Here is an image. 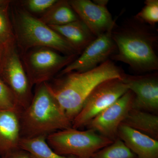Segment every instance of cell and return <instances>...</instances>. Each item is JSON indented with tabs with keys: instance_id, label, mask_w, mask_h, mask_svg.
Segmentation results:
<instances>
[{
	"instance_id": "6da1fadb",
	"label": "cell",
	"mask_w": 158,
	"mask_h": 158,
	"mask_svg": "<svg viewBox=\"0 0 158 158\" xmlns=\"http://www.w3.org/2000/svg\"><path fill=\"white\" fill-rule=\"evenodd\" d=\"M154 28L134 16L121 25L116 24L112 35L117 51L110 59L126 63L139 73L156 71L158 35Z\"/></svg>"
},
{
	"instance_id": "7a4b0ae2",
	"label": "cell",
	"mask_w": 158,
	"mask_h": 158,
	"mask_svg": "<svg viewBox=\"0 0 158 158\" xmlns=\"http://www.w3.org/2000/svg\"><path fill=\"white\" fill-rule=\"evenodd\" d=\"M124 72L109 59L96 68L84 72H71L49 84L52 93L72 123L90 92L102 82L123 79Z\"/></svg>"
},
{
	"instance_id": "3957f363",
	"label": "cell",
	"mask_w": 158,
	"mask_h": 158,
	"mask_svg": "<svg viewBox=\"0 0 158 158\" xmlns=\"http://www.w3.org/2000/svg\"><path fill=\"white\" fill-rule=\"evenodd\" d=\"M20 126L22 138H32L71 127L72 122L44 82L37 85L31 103L22 111Z\"/></svg>"
},
{
	"instance_id": "277c9868",
	"label": "cell",
	"mask_w": 158,
	"mask_h": 158,
	"mask_svg": "<svg viewBox=\"0 0 158 158\" xmlns=\"http://www.w3.org/2000/svg\"><path fill=\"white\" fill-rule=\"evenodd\" d=\"M12 17L15 43L23 52L47 47L64 55H78L64 38L26 9L14 7Z\"/></svg>"
},
{
	"instance_id": "5b68a950",
	"label": "cell",
	"mask_w": 158,
	"mask_h": 158,
	"mask_svg": "<svg viewBox=\"0 0 158 158\" xmlns=\"http://www.w3.org/2000/svg\"><path fill=\"white\" fill-rule=\"evenodd\" d=\"M46 141L58 154L77 158H91L113 142L93 130L80 131L72 127L52 133L47 136Z\"/></svg>"
},
{
	"instance_id": "8992f818",
	"label": "cell",
	"mask_w": 158,
	"mask_h": 158,
	"mask_svg": "<svg viewBox=\"0 0 158 158\" xmlns=\"http://www.w3.org/2000/svg\"><path fill=\"white\" fill-rule=\"evenodd\" d=\"M24 54V67L32 86L48 82L77 56L61 55L47 47L34 48Z\"/></svg>"
},
{
	"instance_id": "52a82bcc",
	"label": "cell",
	"mask_w": 158,
	"mask_h": 158,
	"mask_svg": "<svg viewBox=\"0 0 158 158\" xmlns=\"http://www.w3.org/2000/svg\"><path fill=\"white\" fill-rule=\"evenodd\" d=\"M129 90L122 79L114 78L102 82L90 92L78 114L72 123V127L78 129L86 126L97 115L112 105Z\"/></svg>"
},
{
	"instance_id": "ba28073f",
	"label": "cell",
	"mask_w": 158,
	"mask_h": 158,
	"mask_svg": "<svg viewBox=\"0 0 158 158\" xmlns=\"http://www.w3.org/2000/svg\"><path fill=\"white\" fill-rule=\"evenodd\" d=\"M0 73L2 80L11 90L19 106L25 110L33 99V86L21 60L16 43L5 48Z\"/></svg>"
},
{
	"instance_id": "9c48e42d",
	"label": "cell",
	"mask_w": 158,
	"mask_h": 158,
	"mask_svg": "<svg viewBox=\"0 0 158 158\" xmlns=\"http://www.w3.org/2000/svg\"><path fill=\"white\" fill-rule=\"evenodd\" d=\"M112 30L97 37L78 58L59 72L62 76L71 72H84L96 68L109 59L117 51L112 38Z\"/></svg>"
},
{
	"instance_id": "30bf717a",
	"label": "cell",
	"mask_w": 158,
	"mask_h": 158,
	"mask_svg": "<svg viewBox=\"0 0 158 158\" xmlns=\"http://www.w3.org/2000/svg\"><path fill=\"white\" fill-rule=\"evenodd\" d=\"M134 93L128 90L120 98L97 115L87 124L88 129L114 141L119 126L133 108Z\"/></svg>"
},
{
	"instance_id": "8fae6325",
	"label": "cell",
	"mask_w": 158,
	"mask_h": 158,
	"mask_svg": "<svg viewBox=\"0 0 158 158\" xmlns=\"http://www.w3.org/2000/svg\"><path fill=\"white\" fill-rule=\"evenodd\" d=\"M74 11L89 28L98 37L110 30L116 25L107 5L108 0H71L69 1Z\"/></svg>"
},
{
	"instance_id": "7c38bea8",
	"label": "cell",
	"mask_w": 158,
	"mask_h": 158,
	"mask_svg": "<svg viewBox=\"0 0 158 158\" xmlns=\"http://www.w3.org/2000/svg\"><path fill=\"white\" fill-rule=\"evenodd\" d=\"M134 93L132 109L149 112L158 110V74L156 71L141 75L125 74L122 79Z\"/></svg>"
},
{
	"instance_id": "4fadbf2b",
	"label": "cell",
	"mask_w": 158,
	"mask_h": 158,
	"mask_svg": "<svg viewBox=\"0 0 158 158\" xmlns=\"http://www.w3.org/2000/svg\"><path fill=\"white\" fill-rule=\"evenodd\" d=\"M22 111L20 108L0 110V157L20 148Z\"/></svg>"
},
{
	"instance_id": "5bb4252c",
	"label": "cell",
	"mask_w": 158,
	"mask_h": 158,
	"mask_svg": "<svg viewBox=\"0 0 158 158\" xmlns=\"http://www.w3.org/2000/svg\"><path fill=\"white\" fill-rule=\"evenodd\" d=\"M118 138L138 158H158V140L121 123Z\"/></svg>"
},
{
	"instance_id": "9a60e30c",
	"label": "cell",
	"mask_w": 158,
	"mask_h": 158,
	"mask_svg": "<svg viewBox=\"0 0 158 158\" xmlns=\"http://www.w3.org/2000/svg\"><path fill=\"white\" fill-rule=\"evenodd\" d=\"M49 27L64 38L78 55L96 38L80 19L63 25Z\"/></svg>"
},
{
	"instance_id": "2e32d148",
	"label": "cell",
	"mask_w": 158,
	"mask_h": 158,
	"mask_svg": "<svg viewBox=\"0 0 158 158\" xmlns=\"http://www.w3.org/2000/svg\"><path fill=\"white\" fill-rule=\"evenodd\" d=\"M122 123L158 140V117L152 113L132 109Z\"/></svg>"
},
{
	"instance_id": "e0dca14e",
	"label": "cell",
	"mask_w": 158,
	"mask_h": 158,
	"mask_svg": "<svg viewBox=\"0 0 158 158\" xmlns=\"http://www.w3.org/2000/svg\"><path fill=\"white\" fill-rule=\"evenodd\" d=\"M39 19L48 26H61L77 20L79 18L69 1L58 0Z\"/></svg>"
},
{
	"instance_id": "ac0fdd59",
	"label": "cell",
	"mask_w": 158,
	"mask_h": 158,
	"mask_svg": "<svg viewBox=\"0 0 158 158\" xmlns=\"http://www.w3.org/2000/svg\"><path fill=\"white\" fill-rule=\"evenodd\" d=\"M47 136L32 138H22L20 141L21 149L25 151L34 158H77L72 156L60 155L48 144Z\"/></svg>"
},
{
	"instance_id": "d6986e66",
	"label": "cell",
	"mask_w": 158,
	"mask_h": 158,
	"mask_svg": "<svg viewBox=\"0 0 158 158\" xmlns=\"http://www.w3.org/2000/svg\"><path fill=\"white\" fill-rule=\"evenodd\" d=\"M91 158H138L119 138L95 153Z\"/></svg>"
},
{
	"instance_id": "ffe728a7",
	"label": "cell",
	"mask_w": 158,
	"mask_h": 158,
	"mask_svg": "<svg viewBox=\"0 0 158 158\" xmlns=\"http://www.w3.org/2000/svg\"><path fill=\"white\" fill-rule=\"evenodd\" d=\"M9 2L0 6V45L4 48L15 43L13 27L8 15Z\"/></svg>"
},
{
	"instance_id": "44dd1931",
	"label": "cell",
	"mask_w": 158,
	"mask_h": 158,
	"mask_svg": "<svg viewBox=\"0 0 158 158\" xmlns=\"http://www.w3.org/2000/svg\"><path fill=\"white\" fill-rule=\"evenodd\" d=\"M141 11L134 17L141 23L155 27L158 22V0H146Z\"/></svg>"
},
{
	"instance_id": "7402d4cb",
	"label": "cell",
	"mask_w": 158,
	"mask_h": 158,
	"mask_svg": "<svg viewBox=\"0 0 158 158\" xmlns=\"http://www.w3.org/2000/svg\"><path fill=\"white\" fill-rule=\"evenodd\" d=\"M15 108L21 109L11 90L0 78V110Z\"/></svg>"
},
{
	"instance_id": "603a6c76",
	"label": "cell",
	"mask_w": 158,
	"mask_h": 158,
	"mask_svg": "<svg viewBox=\"0 0 158 158\" xmlns=\"http://www.w3.org/2000/svg\"><path fill=\"white\" fill-rule=\"evenodd\" d=\"M58 0H28L24 5L27 11L34 13H45L58 2Z\"/></svg>"
},
{
	"instance_id": "cb8c5ba5",
	"label": "cell",
	"mask_w": 158,
	"mask_h": 158,
	"mask_svg": "<svg viewBox=\"0 0 158 158\" xmlns=\"http://www.w3.org/2000/svg\"><path fill=\"white\" fill-rule=\"evenodd\" d=\"M0 158H34L28 152L19 149L16 150L7 154L6 155L1 157Z\"/></svg>"
},
{
	"instance_id": "d4e9b609",
	"label": "cell",
	"mask_w": 158,
	"mask_h": 158,
	"mask_svg": "<svg viewBox=\"0 0 158 158\" xmlns=\"http://www.w3.org/2000/svg\"><path fill=\"white\" fill-rule=\"evenodd\" d=\"M4 52H5V48L2 46L0 45V69H1L3 57L4 56Z\"/></svg>"
},
{
	"instance_id": "484cf974",
	"label": "cell",
	"mask_w": 158,
	"mask_h": 158,
	"mask_svg": "<svg viewBox=\"0 0 158 158\" xmlns=\"http://www.w3.org/2000/svg\"><path fill=\"white\" fill-rule=\"evenodd\" d=\"M8 2H9V1H3V0H0V6H2V5H4V4L8 3Z\"/></svg>"
}]
</instances>
